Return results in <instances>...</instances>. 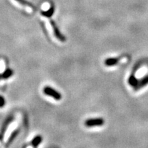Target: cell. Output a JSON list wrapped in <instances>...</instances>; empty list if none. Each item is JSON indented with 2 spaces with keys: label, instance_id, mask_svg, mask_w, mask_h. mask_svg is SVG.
<instances>
[{
  "label": "cell",
  "instance_id": "cell-1",
  "mask_svg": "<svg viewBox=\"0 0 148 148\" xmlns=\"http://www.w3.org/2000/svg\"><path fill=\"white\" fill-rule=\"evenodd\" d=\"M42 91H43V93L45 95L53 97L55 100L59 101L62 99V95H61L60 92L49 86H45L43 88Z\"/></svg>",
  "mask_w": 148,
  "mask_h": 148
},
{
  "label": "cell",
  "instance_id": "cell-2",
  "mask_svg": "<svg viewBox=\"0 0 148 148\" xmlns=\"http://www.w3.org/2000/svg\"><path fill=\"white\" fill-rule=\"evenodd\" d=\"M14 116L13 115H10L8 116V117L5 119L4 122H3L2 126L1 127V130H0V141L1 142L3 141V138H4L5 133L7 131V130H8L9 125L14 121Z\"/></svg>",
  "mask_w": 148,
  "mask_h": 148
},
{
  "label": "cell",
  "instance_id": "cell-3",
  "mask_svg": "<svg viewBox=\"0 0 148 148\" xmlns=\"http://www.w3.org/2000/svg\"><path fill=\"white\" fill-rule=\"evenodd\" d=\"M105 121L102 118H91V119H86L84 122V125L88 127L101 126L104 124Z\"/></svg>",
  "mask_w": 148,
  "mask_h": 148
},
{
  "label": "cell",
  "instance_id": "cell-4",
  "mask_svg": "<svg viewBox=\"0 0 148 148\" xmlns=\"http://www.w3.org/2000/svg\"><path fill=\"white\" fill-rule=\"evenodd\" d=\"M50 24L52 27L53 31V34H54V36L56 37V38L58 40H60L61 42H65L66 40V38L64 36L63 34H62V32H60V29L58 27V25H56V22L53 20H51L50 21Z\"/></svg>",
  "mask_w": 148,
  "mask_h": 148
},
{
  "label": "cell",
  "instance_id": "cell-5",
  "mask_svg": "<svg viewBox=\"0 0 148 148\" xmlns=\"http://www.w3.org/2000/svg\"><path fill=\"white\" fill-rule=\"evenodd\" d=\"M147 84H148V75L144 77L143 78L140 79V80H138L137 84H136L134 87V90H138Z\"/></svg>",
  "mask_w": 148,
  "mask_h": 148
},
{
  "label": "cell",
  "instance_id": "cell-6",
  "mask_svg": "<svg viewBox=\"0 0 148 148\" xmlns=\"http://www.w3.org/2000/svg\"><path fill=\"white\" fill-rule=\"evenodd\" d=\"M14 74V71L12 69L8 68L3 72L2 73H0V80L1 79H6L10 78Z\"/></svg>",
  "mask_w": 148,
  "mask_h": 148
},
{
  "label": "cell",
  "instance_id": "cell-7",
  "mask_svg": "<svg viewBox=\"0 0 148 148\" xmlns=\"http://www.w3.org/2000/svg\"><path fill=\"white\" fill-rule=\"evenodd\" d=\"M19 132H20V129L18 128V129L14 130L13 132L11 133L10 137L8 138V140H7L6 145H6V147H8V146L10 145V144L12 143V142H13V140L15 139V138H16V136H17L18 134H19Z\"/></svg>",
  "mask_w": 148,
  "mask_h": 148
},
{
  "label": "cell",
  "instance_id": "cell-8",
  "mask_svg": "<svg viewBox=\"0 0 148 148\" xmlns=\"http://www.w3.org/2000/svg\"><path fill=\"white\" fill-rule=\"evenodd\" d=\"M119 58H108L105 60L104 64L107 66H112L117 64L119 62Z\"/></svg>",
  "mask_w": 148,
  "mask_h": 148
},
{
  "label": "cell",
  "instance_id": "cell-9",
  "mask_svg": "<svg viewBox=\"0 0 148 148\" xmlns=\"http://www.w3.org/2000/svg\"><path fill=\"white\" fill-rule=\"evenodd\" d=\"M54 12H55V8L53 5H52V6H51L50 8H49V9H47L46 11L42 10L41 14L42 16H45V17H47V18H50L53 16V14H54Z\"/></svg>",
  "mask_w": 148,
  "mask_h": 148
},
{
  "label": "cell",
  "instance_id": "cell-10",
  "mask_svg": "<svg viewBox=\"0 0 148 148\" xmlns=\"http://www.w3.org/2000/svg\"><path fill=\"white\" fill-rule=\"evenodd\" d=\"M42 140V136H40V135H36V136L32 140V141H31V145H32L34 147H37L40 143H41Z\"/></svg>",
  "mask_w": 148,
  "mask_h": 148
},
{
  "label": "cell",
  "instance_id": "cell-11",
  "mask_svg": "<svg viewBox=\"0 0 148 148\" xmlns=\"http://www.w3.org/2000/svg\"><path fill=\"white\" fill-rule=\"evenodd\" d=\"M16 1H18L19 3H21V5H25V6L30 7L31 8L34 9V10H36V7H35V5L34 4H32L31 2H29V1H27V0H16Z\"/></svg>",
  "mask_w": 148,
  "mask_h": 148
},
{
  "label": "cell",
  "instance_id": "cell-12",
  "mask_svg": "<svg viewBox=\"0 0 148 148\" xmlns=\"http://www.w3.org/2000/svg\"><path fill=\"white\" fill-rule=\"evenodd\" d=\"M138 82V79L136 78V77H135L134 75H131L129 77L128 83L130 86H133V87H134V86L137 84Z\"/></svg>",
  "mask_w": 148,
  "mask_h": 148
},
{
  "label": "cell",
  "instance_id": "cell-13",
  "mask_svg": "<svg viewBox=\"0 0 148 148\" xmlns=\"http://www.w3.org/2000/svg\"><path fill=\"white\" fill-rule=\"evenodd\" d=\"M5 103H6V101H5V98L3 97L2 95H0V108H3V107H4V106L5 105Z\"/></svg>",
  "mask_w": 148,
  "mask_h": 148
}]
</instances>
